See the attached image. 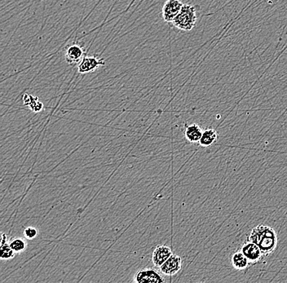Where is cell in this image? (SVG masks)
Segmentation results:
<instances>
[{
    "instance_id": "6da1fadb",
    "label": "cell",
    "mask_w": 287,
    "mask_h": 283,
    "mask_svg": "<svg viewBox=\"0 0 287 283\" xmlns=\"http://www.w3.org/2000/svg\"><path fill=\"white\" fill-rule=\"evenodd\" d=\"M248 240L259 246L265 257L275 251L277 245V235L275 229L272 227L259 225L251 230Z\"/></svg>"
},
{
    "instance_id": "7a4b0ae2",
    "label": "cell",
    "mask_w": 287,
    "mask_h": 283,
    "mask_svg": "<svg viewBox=\"0 0 287 283\" xmlns=\"http://www.w3.org/2000/svg\"><path fill=\"white\" fill-rule=\"evenodd\" d=\"M200 9L199 5L183 4L181 11L173 21L172 24L180 31H191L196 26L198 21V11Z\"/></svg>"
},
{
    "instance_id": "3957f363",
    "label": "cell",
    "mask_w": 287,
    "mask_h": 283,
    "mask_svg": "<svg viewBox=\"0 0 287 283\" xmlns=\"http://www.w3.org/2000/svg\"><path fill=\"white\" fill-rule=\"evenodd\" d=\"M183 4L180 0H167L162 7V18L165 22L172 23L181 11Z\"/></svg>"
},
{
    "instance_id": "277c9868",
    "label": "cell",
    "mask_w": 287,
    "mask_h": 283,
    "mask_svg": "<svg viewBox=\"0 0 287 283\" xmlns=\"http://www.w3.org/2000/svg\"><path fill=\"white\" fill-rule=\"evenodd\" d=\"M134 280L137 283H162L165 281L159 272L153 268H144L139 270L135 274Z\"/></svg>"
},
{
    "instance_id": "5b68a950",
    "label": "cell",
    "mask_w": 287,
    "mask_h": 283,
    "mask_svg": "<svg viewBox=\"0 0 287 283\" xmlns=\"http://www.w3.org/2000/svg\"><path fill=\"white\" fill-rule=\"evenodd\" d=\"M105 65L106 62L104 59L100 58L97 56H84L78 64V71L81 74H88Z\"/></svg>"
},
{
    "instance_id": "8992f818",
    "label": "cell",
    "mask_w": 287,
    "mask_h": 283,
    "mask_svg": "<svg viewBox=\"0 0 287 283\" xmlns=\"http://www.w3.org/2000/svg\"><path fill=\"white\" fill-rule=\"evenodd\" d=\"M84 48L79 43H73L65 48V61L69 65L79 64L84 57Z\"/></svg>"
},
{
    "instance_id": "52a82bcc",
    "label": "cell",
    "mask_w": 287,
    "mask_h": 283,
    "mask_svg": "<svg viewBox=\"0 0 287 283\" xmlns=\"http://www.w3.org/2000/svg\"><path fill=\"white\" fill-rule=\"evenodd\" d=\"M241 251L248 259L250 264H256L264 257L261 249L251 241L248 240L245 242L244 244L242 245Z\"/></svg>"
},
{
    "instance_id": "ba28073f",
    "label": "cell",
    "mask_w": 287,
    "mask_h": 283,
    "mask_svg": "<svg viewBox=\"0 0 287 283\" xmlns=\"http://www.w3.org/2000/svg\"><path fill=\"white\" fill-rule=\"evenodd\" d=\"M181 267V257L179 255H172L159 268L163 274L166 276H173L180 271Z\"/></svg>"
},
{
    "instance_id": "9c48e42d",
    "label": "cell",
    "mask_w": 287,
    "mask_h": 283,
    "mask_svg": "<svg viewBox=\"0 0 287 283\" xmlns=\"http://www.w3.org/2000/svg\"><path fill=\"white\" fill-rule=\"evenodd\" d=\"M172 255V251L169 246L161 245L154 249L152 255V261L154 266L160 268Z\"/></svg>"
},
{
    "instance_id": "30bf717a",
    "label": "cell",
    "mask_w": 287,
    "mask_h": 283,
    "mask_svg": "<svg viewBox=\"0 0 287 283\" xmlns=\"http://www.w3.org/2000/svg\"><path fill=\"white\" fill-rule=\"evenodd\" d=\"M203 133V130L196 123L186 126L185 131H184V136L186 139L191 143L199 142Z\"/></svg>"
},
{
    "instance_id": "8fae6325",
    "label": "cell",
    "mask_w": 287,
    "mask_h": 283,
    "mask_svg": "<svg viewBox=\"0 0 287 283\" xmlns=\"http://www.w3.org/2000/svg\"><path fill=\"white\" fill-rule=\"evenodd\" d=\"M218 137V132H216V130L213 128H208L203 131V136L199 141V144L203 147H209L216 142Z\"/></svg>"
},
{
    "instance_id": "7c38bea8",
    "label": "cell",
    "mask_w": 287,
    "mask_h": 283,
    "mask_svg": "<svg viewBox=\"0 0 287 283\" xmlns=\"http://www.w3.org/2000/svg\"><path fill=\"white\" fill-rule=\"evenodd\" d=\"M232 264L237 270H244L248 268L250 262L242 251H237L232 255Z\"/></svg>"
},
{
    "instance_id": "4fadbf2b",
    "label": "cell",
    "mask_w": 287,
    "mask_h": 283,
    "mask_svg": "<svg viewBox=\"0 0 287 283\" xmlns=\"http://www.w3.org/2000/svg\"><path fill=\"white\" fill-rule=\"evenodd\" d=\"M15 253L9 244V242L7 241V236L3 234L2 241H1V259H13L15 256Z\"/></svg>"
},
{
    "instance_id": "5bb4252c",
    "label": "cell",
    "mask_w": 287,
    "mask_h": 283,
    "mask_svg": "<svg viewBox=\"0 0 287 283\" xmlns=\"http://www.w3.org/2000/svg\"><path fill=\"white\" fill-rule=\"evenodd\" d=\"M13 251L16 253L23 252L27 247V243L24 239L21 238H14L9 242Z\"/></svg>"
},
{
    "instance_id": "9a60e30c",
    "label": "cell",
    "mask_w": 287,
    "mask_h": 283,
    "mask_svg": "<svg viewBox=\"0 0 287 283\" xmlns=\"http://www.w3.org/2000/svg\"><path fill=\"white\" fill-rule=\"evenodd\" d=\"M38 235V230L34 227H27L24 230L25 238L32 240Z\"/></svg>"
}]
</instances>
